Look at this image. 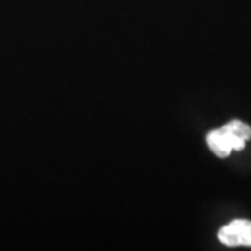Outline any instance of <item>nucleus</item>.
<instances>
[{"label":"nucleus","instance_id":"obj_2","mask_svg":"<svg viewBox=\"0 0 251 251\" xmlns=\"http://www.w3.org/2000/svg\"><path fill=\"white\" fill-rule=\"evenodd\" d=\"M206 143H208V147L211 148V151L219 158H226L233 151L230 138L222 127L211 131L206 135Z\"/></svg>","mask_w":251,"mask_h":251},{"label":"nucleus","instance_id":"obj_3","mask_svg":"<svg viewBox=\"0 0 251 251\" xmlns=\"http://www.w3.org/2000/svg\"><path fill=\"white\" fill-rule=\"evenodd\" d=\"M225 127L227 130H230L232 133H234L236 135H239L243 140H250L251 138V127L249 125H246L244 122H240V120H232L229 122L227 125H225Z\"/></svg>","mask_w":251,"mask_h":251},{"label":"nucleus","instance_id":"obj_1","mask_svg":"<svg viewBox=\"0 0 251 251\" xmlns=\"http://www.w3.org/2000/svg\"><path fill=\"white\" fill-rule=\"evenodd\" d=\"M218 239L225 246L229 247H236V246L251 247V221L236 219L229 225L221 227V230L218 232Z\"/></svg>","mask_w":251,"mask_h":251}]
</instances>
